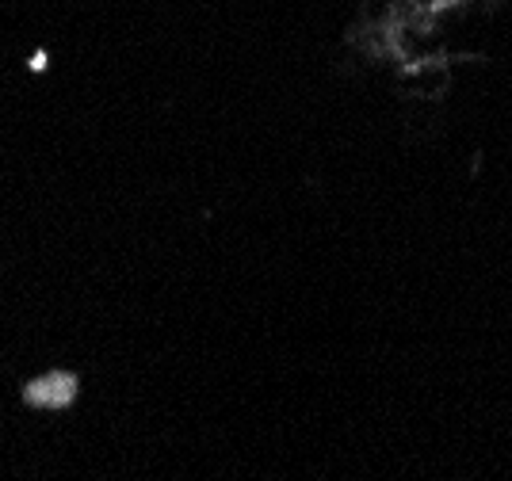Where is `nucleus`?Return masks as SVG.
I'll use <instances>...</instances> for the list:
<instances>
[{"instance_id":"f257e3e1","label":"nucleus","mask_w":512,"mask_h":481,"mask_svg":"<svg viewBox=\"0 0 512 481\" xmlns=\"http://www.w3.org/2000/svg\"><path fill=\"white\" fill-rule=\"evenodd\" d=\"M73 394V382L65 375H50V378H39L31 390H27V401L31 405H65Z\"/></svg>"}]
</instances>
